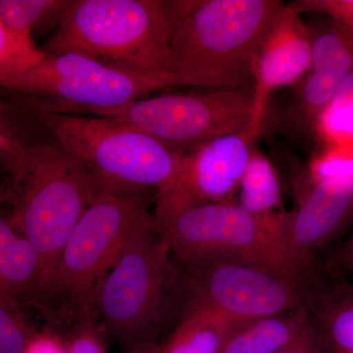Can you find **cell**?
I'll return each mask as SVG.
<instances>
[{
    "instance_id": "6da1fadb",
    "label": "cell",
    "mask_w": 353,
    "mask_h": 353,
    "mask_svg": "<svg viewBox=\"0 0 353 353\" xmlns=\"http://www.w3.org/2000/svg\"><path fill=\"white\" fill-rule=\"evenodd\" d=\"M1 158L14 229L36 246L43 264L41 303H48L60 256L74 228L102 192L87 166L50 134L23 143L1 124Z\"/></svg>"
},
{
    "instance_id": "7a4b0ae2",
    "label": "cell",
    "mask_w": 353,
    "mask_h": 353,
    "mask_svg": "<svg viewBox=\"0 0 353 353\" xmlns=\"http://www.w3.org/2000/svg\"><path fill=\"white\" fill-rule=\"evenodd\" d=\"M150 213L132 230L117 261L102 280L94 307L106 333L126 350L157 343L187 311L185 276Z\"/></svg>"
},
{
    "instance_id": "3957f363",
    "label": "cell",
    "mask_w": 353,
    "mask_h": 353,
    "mask_svg": "<svg viewBox=\"0 0 353 353\" xmlns=\"http://www.w3.org/2000/svg\"><path fill=\"white\" fill-rule=\"evenodd\" d=\"M287 212L253 214L234 202L205 204L155 221L157 231L183 266L234 262L278 273L308 276L319 271L285 234Z\"/></svg>"
},
{
    "instance_id": "277c9868",
    "label": "cell",
    "mask_w": 353,
    "mask_h": 353,
    "mask_svg": "<svg viewBox=\"0 0 353 353\" xmlns=\"http://www.w3.org/2000/svg\"><path fill=\"white\" fill-rule=\"evenodd\" d=\"M57 20L48 54L78 53L119 68L173 74L174 32L165 1L76 0Z\"/></svg>"
},
{
    "instance_id": "5b68a950",
    "label": "cell",
    "mask_w": 353,
    "mask_h": 353,
    "mask_svg": "<svg viewBox=\"0 0 353 353\" xmlns=\"http://www.w3.org/2000/svg\"><path fill=\"white\" fill-rule=\"evenodd\" d=\"M277 0H208L176 28L172 70L182 85L217 90L253 85L255 53Z\"/></svg>"
},
{
    "instance_id": "8992f818",
    "label": "cell",
    "mask_w": 353,
    "mask_h": 353,
    "mask_svg": "<svg viewBox=\"0 0 353 353\" xmlns=\"http://www.w3.org/2000/svg\"><path fill=\"white\" fill-rule=\"evenodd\" d=\"M39 122L82 161L104 190L162 194L175 182L185 155L168 148L138 128L117 119L75 114H38Z\"/></svg>"
},
{
    "instance_id": "52a82bcc",
    "label": "cell",
    "mask_w": 353,
    "mask_h": 353,
    "mask_svg": "<svg viewBox=\"0 0 353 353\" xmlns=\"http://www.w3.org/2000/svg\"><path fill=\"white\" fill-rule=\"evenodd\" d=\"M173 85H182L173 74L119 68L67 52L48 54L3 88L22 95L16 108L25 113L88 114L122 108Z\"/></svg>"
},
{
    "instance_id": "ba28073f",
    "label": "cell",
    "mask_w": 353,
    "mask_h": 353,
    "mask_svg": "<svg viewBox=\"0 0 353 353\" xmlns=\"http://www.w3.org/2000/svg\"><path fill=\"white\" fill-rule=\"evenodd\" d=\"M148 214L146 192L111 190H104L83 213L64 246L48 301L60 303L57 312L62 317L94 305L97 288L132 230Z\"/></svg>"
},
{
    "instance_id": "9c48e42d",
    "label": "cell",
    "mask_w": 353,
    "mask_h": 353,
    "mask_svg": "<svg viewBox=\"0 0 353 353\" xmlns=\"http://www.w3.org/2000/svg\"><path fill=\"white\" fill-rule=\"evenodd\" d=\"M254 85L145 97L119 108L90 114L138 128L170 152L188 154L202 145L250 128Z\"/></svg>"
},
{
    "instance_id": "30bf717a",
    "label": "cell",
    "mask_w": 353,
    "mask_h": 353,
    "mask_svg": "<svg viewBox=\"0 0 353 353\" xmlns=\"http://www.w3.org/2000/svg\"><path fill=\"white\" fill-rule=\"evenodd\" d=\"M183 272L187 310L208 308L243 323L307 307L324 274L288 275L225 261L185 267Z\"/></svg>"
},
{
    "instance_id": "8fae6325",
    "label": "cell",
    "mask_w": 353,
    "mask_h": 353,
    "mask_svg": "<svg viewBox=\"0 0 353 353\" xmlns=\"http://www.w3.org/2000/svg\"><path fill=\"white\" fill-rule=\"evenodd\" d=\"M256 139L248 128L188 153L175 182L153 199L154 220L196 206L231 201L240 190Z\"/></svg>"
},
{
    "instance_id": "7c38bea8",
    "label": "cell",
    "mask_w": 353,
    "mask_h": 353,
    "mask_svg": "<svg viewBox=\"0 0 353 353\" xmlns=\"http://www.w3.org/2000/svg\"><path fill=\"white\" fill-rule=\"evenodd\" d=\"M310 66L308 26L290 4H282L272 16L253 60L252 134L259 137L272 92L299 82Z\"/></svg>"
},
{
    "instance_id": "4fadbf2b",
    "label": "cell",
    "mask_w": 353,
    "mask_h": 353,
    "mask_svg": "<svg viewBox=\"0 0 353 353\" xmlns=\"http://www.w3.org/2000/svg\"><path fill=\"white\" fill-rule=\"evenodd\" d=\"M352 215L353 179L307 185L296 208L287 212L285 238L297 252L316 259V250L333 240Z\"/></svg>"
},
{
    "instance_id": "5bb4252c",
    "label": "cell",
    "mask_w": 353,
    "mask_h": 353,
    "mask_svg": "<svg viewBox=\"0 0 353 353\" xmlns=\"http://www.w3.org/2000/svg\"><path fill=\"white\" fill-rule=\"evenodd\" d=\"M326 20L308 26L311 66L297 92L301 117L313 125L353 71V34L336 21Z\"/></svg>"
},
{
    "instance_id": "9a60e30c",
    "label": "cell",
    "mask_w": 353,
    "mask_h": 353,
    "mask_svg": "<svg viewBox=\"0 0 353 353\" xmlns=\"http://www.w3.org/2000/svg\"><path fill=\"white\" fill-rule=\"evenodd\" d=\"M309 320L324 353H353V285L324 274L308 303Z\"/></svg>"
},
{
    "instance_id": "2e32d148",
    "label": "cell",
    "mask_w": 353,
    "mask_h": 353,
    "mask_svg": "<svg viewBox=\"0 0 353 353\" xmlns=\"http://www.w3.org/2000/svg\"><path fill=\"white\" fill-rule=\"evenodd\" d=\"M41 255L36 246L0 220V294L21 304L41 303Z\"/></svg>"
},
{
    "instance_id": "e0dca14e",
    "label": "cell",
    "mask_w": 353,
    "mask_h": 353,
    "mask_svg": "<svg viewBox=\"0 0 353 353\" xmlns=\"http://www.w3.org/2000/svg\"><path fill=\"white\" fill-rule=\"evenodd\" d=\"M307 307L260 318L232 334L221 353H277L309 328Z\"/></svg>"
},
{
    "instance_id": "ac0fdd59",
    "label": "cell",
    "mask_w": 353,
    "mask_h": 353,
    "mask_svg": "<svg viewBox=\"0 0 353 353\" xmlns=\"http://www.w3.org/2000/svg\"><path fill=\"white\" fill-rule=\"evenodd\" d=\"M246 323L203 307L189 308L161 347L162 353H221L236 330Z\"/></svg>"
},
{
    "instance_id": "d6986e66",
    "label": "cell",
    "mask_w": 353,
    "mask_h": 353,
    "mask_svg": "<svg viewBox=\"0 0 353 353\" xmlns=\"http://www.w3.org/2000/svg\"><path fill=\"white\" fill-rule=\"evenodd\" d=\"M240 205L253 214L275 213L282 203V192L275 168L261 152L253 150L241 179Z\"/></svg>"
},
{
    "instance_id": "ffe728a7",
    "label": "cell",
    "mask_w": 353,
    "mask_h": 353,
    "mask_svg": "<svg viewBox=\"0 0 353 353\" xmlns=\"http://www.w3.org/2000/svg\"><path fill=\"white\" fill-rule=\"evenodd\" d=\"M48 53L39 50L32 32L14 31L0 23V83L2 87L41 63Z\"/></svg>"
},
{
    "instance_id": "44dd1931",
    "label": "cell",
    "mask_w": 353,
    "mask_h": 353,
    "mask_svg": "<svg viewBox=\"0 0 353 353\" xmlns=\"http://www.w3.org/2000/svg\"><path fill=\"white\" fill-rule=\"evenodd\" d=\"M61 0H0V23L14 31L32 32L43 20L64 10Z\"/></svg>"
},
{
    "instance_id": "7402d4cb",
    "label": "cell",
    "mask_w": 353,
    "mask_h": 353,
    "mask_svg": "<svg viewBox=\"0 0 353 353\" xmlns=\"http://www.w3.org/2000/svg\"><path fill=\"white\" fill-rule=\"evenodd\" d=\"M19 301L0 294V353H23L36 331L28 322Z\"/></svg>"
},
{
    "instance_id": "603a6c76",
    "label": "cell",
    "mask_w": 353,
    "mask_h": 353,
    "mask_svg": "<svg viewBox=\"0 0 353 353\" xmlns=\"http://www.w3.org/2000/svg\"><path fill=\"white\" fill-rule=\"evenodd\" d=\"M69 319L71 325L65 336L66 353H108L105 330L94 305H88Z\"/></svg>"
},
{
    "instance_id": "cb8c5ba5",
    "label": "cell",
    "mask_w": 353,
    "mask_h": 353,
    "mask_svg": "<svg viewBox=\"0 0 353 353\" xmlns=\"http://www.w3.org/2000/svg\"><path fill=\"white\" fill-rule=\"evenodd\" d=\"M314 126L329 148H353V108L331 103L318 116Z\"/></svg>"
},
{
    "instance_id": "d4e9b609",
    "label": "cell",
    "mask_w": 353,
    "mask_h": 353,
    "mask_svg": "<svg viewBox=\"0 0 353 353\" xmlns=\"http://www.w3.org/2000/svg\"><path fill=\"white\" fill-rule=\"evenodd\" d=\"M353 179V148H328L311 161L307 185L331 179Z\"/></svg>"
},
{
    "instance_id": "484cf974",
    "label": "cell",
    "mask_w": 353,
    "mask_h": 353,
    "mask_svg": "<svg viewBox=\"0 0 353 353\" xmlns=\"http://www.w3.org/2000/svg\"><path fill=\"white\" fill-rule=\"evenodd\" d=\"M290 6L297 13H316L328 16L353 34V0H296Z\"/></svg>"
},
{
    "instance_id": "4316f807",
    "label": "cell",
    "mask_w": 353,
    "mask_h": 353,
    "mask_svg": "<svg viewBox=\"0 0 353 353\" xmlns=\"http://www.w3.org/2000/svg\"><path fill=\"white\" fill-rule=\"evenodd\" d=\"M23 353H66V345L61 334L46 328L36 334Z\"/></svg>"
},
{
    "instance_id": "83f0119b",
    "label": "cell",
    "mask_w": 353,
    "mask_h": 353,
    "mask_svg": "<svg viewBox=\"0 0 353 353\" xmlns=\"http://www.w3.org/2000/svg\"><path fill=\"white\" fill-rule=\"evenodd\" d=\"M277 353H324V350L312 327L309 324L307 331L299 340Z\"/></svg>"
},
{
    "instance_id": "f1b7e54d",
    "label": "cell",
    "mask_w": 353,
    "mask_h": 353,
    "mask_svg": "<svg viewBox=\"0 0 353 353\" xmlns=\"http://www.w3.org/2000/svg\"><path fill=\"white\" fill-rule=\"evenodd\" d=\"M332 103L353 108V71L341 85Z\"/></svg>"
},
{
    "instance_id": "f546056e",
    "label": "cell",
    "mask_w": 353,
    "mask_h": 353,
    "mask_svg": "<svg viewBox=\"0 0 353 353\" xmlns=\"http://www.w3.org/2000/svg\"><path fill=\"white\" fill-rule=\"evenodd\" d=\"M341 259L348 270L353 274V232L352 236L341 248Z\"/></svg>"
},
{
    "instance_id": "4dcf8cb0",
    "label": "cell",
    "mask_w": 353,
    "mask_h": 353,
    "mask_svg": "<svg viewBox=\"0 0 353 353\" xmlns=\"http://www.w3.org/2000/svg\"><path fill=\"white\" fill-rule=\"evenodd\" d=\"M126 353H162L161 345H158L157 343H141L132 347Z\"/></svg>"
}]
</instances>
